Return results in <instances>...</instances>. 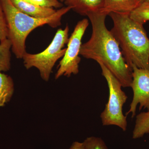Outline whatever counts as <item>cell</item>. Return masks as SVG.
<instances>
[{
	"label": "cell",
	"instance_id": "obj_1",
	"mask_svg": "<svg viewBox=\"0 0 149 149\" xmlns=\"http://www.w3.org/2000/svg\"><path fill=\"white\" fill-rule=\"evenodd\" d=\"M107 15L99 12L88 14L92 32L91 38L82 44L80 55L102 63L119 80L123 88L131 86L132 70L125 62L117 41L107 28Z\"/></svg>",
	"mask_w": 149,
	"mask_h": 149
},
{
	"label": "cell",
	"instance_id": "obj_2",
	"mask_svg": "<svg viewBox=\"0 0 149 149\" xmlns=\"http://www.w3.org/2000/svg\"><path fill=\"white\" fill-rule=\"evenodd\" d=\"M130 14L111 13L113 26L111 32L130 68L149 70V39L143 25L133 20Z\"/></svg>",
	"mask_w": 149,
	"mask_h": 149
},
{
	"label": "cell",
	"instance_id": "obj_3",
	"mask_svg": "<svg viewBox=\"0 0 149 149\" xmlns=\"http://www.w3.org/2000/svg\"><path fill=\"white\" fill-rule=\"evenodd\" d=\"M7 25L8 38L11 42V49L17 58L22 59L26 51V41L33 30L47 24L56 28L61 24L62 17L72 10L70 6L58 9L52 16L44 18L32 17L22 12L11 0H0Z\"/></svg>",
	"mask_w": 149,
	"mask_h": 149
},
{
	"label": "cell",
	"instance_id": "obj_4",
	"mask_svg": "<svg viewBox=\"0 0 149 149\" xmlns=\"http://www.w3.org/2000/svg\"><path fill=\"white\" fill-rule=\"evenodd\" d=\"M69 31L68 25L64 29L60 28L45 50L39 53L26 52L24 54L22 59L25 68L27 70L33 67L37 68L42 79L45 81H49L56 62L65 53L66 49L63 47L68 42Z\"/></svg>",
	"mask_w": 149,
	"mask_h": 149
},
{
	"label": "cell",
	"instance_id": "obj_5",
	"mask_svg": "<svg viewBox=\"0 0 149 149\" xmlns=\"http://www.w3.org/2000/svg\"><path fill=\"white\" fill-rule=\"evenodd\" d=\"M98 63L102 70V74L105 78L109 91L108 101L100 115L104 126L115 125L123 131L127 130V116L124 115L123 108L128 96L122 90L121 83L102 63Z\"/></svg>",
	"mask_w": 149,
	"mask_h": 149
},
{
	"label": "cell",
	"instance_id": "obj_6",
	"mask_svg": "<svg viewBox=\"0 0 149 149\" xmlns=\"http://www.w3.org/2000/svg\"><path fill=\"white\" fill-rule=\"evenodd\" d=\"M89 20L85 18L77 22L67 43L65 53L60 62L55 75L56 80L62 76L69 77L79 72L81 61L80 51L82 38L89 25Z\"/></svg>",
	"mask_w": 149,
	"mask_h": 149
},
{
	"label": "cell",
	"instance_id": "obj_7",
	"mask_svg": "<svg viewBox=\"0 0 149 149\" xmlns=\"http://www.w3.org/2000/svg\"><path fill=\"white\" fill-rule=\"evenodd\" d=\"M132 82L130 88L133 92V97L126 115L131 113L132 118L136 115L137 106L149 111V70L142 69L133 66Z\"/></svg>",
	"mask_w": 149,
	"mask_h": 149
},
{
	"label": "cell",
	"instance_id": "obj_8",
	"mask_svg": "<svg viewBox=\"0 0 149 149\" xmlns=\"http://www.w3.org/2000/svg\"><path fill=\"white\" fill-rule=\"evenodd\" d=\"M13 5L19 11L32 17L44 18L54 14L57 10L25 1L24 0H11Z\"/></svg>",
	"mask_w": 149,
	"mask_h": 149
},
{
	"label": "cell",
	"instance_id": "obj_9",
	"mask_svg": "<svg viewBox=\"0 0 149 149\" xmlns=\"http://www.w3.org/2000/svg\"><path fill=\"white\" fill-rule=\"evenodd\" d=\"M104 2V0H65L64 3L80 15L87 16L92 13L100 12Z\"/></svg>",
	"mask_w": 149,
	"mask_h": 149
},
{
	"label": "cell",
	"instance_id": "obj_10",
	"mask_svg": "<svg viewBox=\"0 0 149 149\" xmlns=\"http://www.w3.org/2000/svg\"><path fill=\"white\" fill-rule=\"evenodd\" d=\"M140 3L139 0H104L100 12L107 15L111 13L130 14Z\"/></svg>",
	"mask_w": 149,
	"mask_h": 149
},
{
	"label": "cell",
	"instance_id": "obj_11",
	"mask_svg": "<svg viewBox=\"0 0 149 149\" xmlns=\"http://www.w3.org/2000/svg\"><path fill=\"white\" fill-rule=\"evenodd\" d=\"M14 84L9 75L0 72V107L5 105L13 95Z\"/></svg>",
	"mask_w": 149,
	"mask_h": 149
},
{
	"label": "cell",
	"instance_id": "obj_12",
	"mask_svg": "<svg viewBox=\"0 0 149 149\" xmlns=\"http://www.w3.org/2000/svg\"><path fill=\"white\" fill-rule=\"evenodd\" d=\"M149 133V111H148L136 116L132 138L133 139H140Z\"/></svg>",
	"mask_w": 149,
	"mask_h": 149
},
{
	"label": "cell",
	"instance_id": "obj_13",
	"mask_svg": "<svg viewBox=\"0 0 149 149\" xmlns=\"http://www.w3.org/2000/svg\"><path fill=\"white\" fill-rule=\"evenodd\" d=\"M12 45L8 38L0 43V72H6L10 69Z\"/></svg>",
	"mask_w": 149,
	"mask_h": 149
},
{
	"label": "cell",
	"instance_id": "obj_14",
	"mask_svg": "<svg viewBox=\"0 0 149 149\" xmlns=\"http://www.w3.org/2000/svg\"><path fill=\"white\" fill-rule=\"evenodd\" d=\"M130 18L139 24L143 25L149 21V1L140 3L130 13Z\"/></svg>",
	"mask_w": 149,
	"mask_h": 149
},
{
	"label": "cell",
	"instance_id": "obj_15",
	"mask_svg": "<svg viewBox=\"0 0 149 149\" xmlns=\"http://www.w3.org/2000/svg\"><path fill=\"white\" fill-rule=\"evenodd\" d=\"M83 143L84 149H109L103 140L95 136L88 137Z\"/></svg>",
	"mask_w": 149,
	"mask_h": 149
},
{
	"label": "cell",
	"instance_id": "obj_16",
	"mask_svg": "<svg viewBox=\"0 0 149 149\" xmlns=\"http://www.w3.org/2000/svg\"><path fill=\"white\" fill-rule=\"evenodd\" d=\"M8 31L5 16L0 1V42L8 38Z\"/></svg>",
	"mask_w": 149,
	"mask_h": 149
},
{
	"label": "cell",
	"instance_id": "obj_17",
	"mask_svg": "<svg viewBox=\"0 0 149 149\" xmlns=\"http://www.w3.org/2000/svg\"><path fill=\"white\" fill-rule=\"evenodd\" d=\"M30 3L54 8H61L63 4L59 0H29Z\"/></svg>",
	"mask_w": 149,
	"mask_h": 149
},
{
	"label": "cell",
	"instance_id": "obj_18",
	"mask_svg": "<svg viewBox=\"0 0 149 149\" xmlns=\"http://www.w3.org/2000/svg\"><path fill=\"white\" fill-rule=\"evenodd\" d=\"M69 149H84L83 143L74 142L71 145Z\"/></svg>",
	"mask_w": 149,
	"mask_h": 149
},
{
	"label": "cell",
	"instance_id": "obj_19",
	"mask_svg": "<svg viewBox=\"0 0 149 149\" xmlns=\"http://www.w3.org/2000/svg\"><path fill=\"white\" fill-rule=\"evenodd\" d=\"M139 1L140 3H141L144 1H149V0H139Z\"/></svg>",
	"mask_w": 149,
	"mask_h": 149
},
{
	"label": "cell",
	"instance_id": "obj_20",
	"mask_svg": "<svg viewBox=\"0 0 149 149\" xmlns=\"http://www.w3.org/2000/svg\"><path fill=\"white\" fill-rule=\"evenodd\" d=\"M59 1H60L61 2V3H64L65 1V0H59Z\"/></svg>",
	"mask_w": 149,
	"mask_h": 149
},
{
	"label": "cell",
	"instance_id": "obj_21",
	"mask_svg": "<svg viewBox=\"0 0 149 149\" xmlns=\"http://www.w3.org/2000/svg\"><path fill=\"white\" fill-rule=\"evenodd\" d=\"M24 1H25L28 2L30 3L29 2V0H24Z\"/></svg>",
	"mask_w": 149,
	"mask_h": 149
}]
</instances>
